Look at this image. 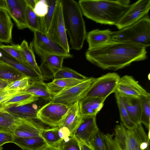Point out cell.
I'll use <instances>...</instances> for the list:
<instances>
[{
	"label": "cell",
	"instance_id": "cell-1",
	"mask_svg": "<svg viewBox=\"0 0 150 150\" xmlns=\"http://www.w3.org/2000/svg\"><path fill=\"white\" fill-rule=\"evenodd\" d=\"M146 47L129 42H109L85 53L86 59L104 70L116 71L129 65L132 62L141 61L147 57Z\"/></svg>",
	"mask_w": 150,
	"mask_h": 150
},
{
	"label": "cell",
	"instance_id": "cell-2",
	"mask_svg": "<svg viewBox=\"0 0 150 150\" xmlns=\"http://www.w3.org/2000/svg\"><path fill=\"white\" fill-rule=\"evenodd\" d=\"M83 14L101 24L116 25L130 7L129 0H80Z\"/></svg>",
	"mask_w": 150,
	"mask_h": 150
},
{
	"label": "cell",
	"instance_id": "cell-3",
	"mask_svg": "<svg viewBox=\"0 0 150 150\" xmlns=\"http://www.w3.org/2000/svg\"><path fill=\"white\" fill-rule=\"evenodd\" d=\"M65 29L72 49L83 47L87 34L85 21L78 2L74 0H60Z\"/></svg>",
	"mask_w": 150,
	"mask_h": 150
},
{
	"label": "cell",
	"instance_id": "cell-4",
	"mask_svg": "<svg viewBox=\"0 0 150 150\" xmlns=\"http://www.w3.org/2000/svg\"><path fill=\"white\" fill-rule=\"evenodd\" d=\"M111 40L136 43L146 48L150 45V19L148 14L132 25L112 31Z\"/></svg>",
	"mask_w": 150,
	"mask_h": 150
},
{
	"label": "cell",
	"instance_id": "cell-5",
	"mask_svg": "<svg viewBox=\"0 0 150 150\" xmlns=\"http://www.w3.org/2000/svg\"><path fill=\"white\" fill-rule=\"evenodd\" d=\"M46 34L54 43L70 53L60 0H58L52 20Z\"/></svg>",
	"mask_w": 150,
	"mask_h": 150
},
{
	"label": "cell",
	"instance_id": "cell-6",
	"mask_svg": "<svg viewBox=\"0 0 150 150\" xmlns=\"http://www.w3.org/2000/svg\"><path fill=\"white\" fill-rule=\"evenodd\" d=\"M120 78L116 72H109L95 78L85 97L99 98L106 100L110 94L115 92Z\"/></svg>",
	"mask_w": 150,
	"mask_h": 150
},
{
	"label": "cell",
	"instance_id": "cell-7",
	"mask_svg": "<svg viewBox=\"0 0 150 150\" xmlns=\"http://www.w3.org/2000/svg\"><path fill=\"white\" fill-rule=\"evenodd\" d=\"M70 105L50 101L38 110V118L50 126L59 127L67 115Z\"/></svg>",
	"mask_w": 150,
	"mask_h": 150
},
{
	"label": "cell",
	"instance_id": "cell-8",
	"mask_svg": "<svg viewBox=\"0 0 150 150\" xmlns=\"http://www.w3.org/2000/svg\"><path fill=\"white\" fill-rule=\"evenodd\" d=\"M95 78L88 77L74 86L53 96L50 102L70 106L85 97Z\"/></svg>",
	"mask_w": 150,
	"mask_h": 150
},
{
	"label": "cell",
	"instance_id": "cell-9",
	"mask_svg": "<svg viewBox=\"0 0 150 150\" xmlns=\"http://www.w3.org/2000/svg\"><path fill=\"white\" fill-rule=\"evenodd\" d=\"M114 138L118 150H143L142 143L150 139L141 123L132 129H127L126 133L118 139Z\"/></svg>",
	"mask_w": 150,
	"mask_h": 150
},
{
	"label": "cell",
	"instance_id": "cell-10",
	"mask_svg": "<svg viewBox=\"0 0 150 150\" xmlns=\"http://www.w3.org/2000/svg\"><path fill=\"white\" fill-rule=\"evenodd\" d=\"M32 42L35 53L41 58L48 54L59 55L64 57L65 59L73 57L72 54L67 52L54 43L46 34L42 32H34Z\"/></svg>",
	"mask_w": 150,
	"mask_h": 150
},
{
	"label": "cell",
	"instance_id": "cell-11",
	"mask_svg": "<svg viewBox=\"0 0 150 150\" xmlns=\"http://www.w3.org/2000/svg\"><path fill=\"white\" fill-rule=\"evenodd\" d=\"M150 8V0H139L130 4L115 26L120 30L132 25L148 14Z\"/></svg>",
	"mask_w": 150,
	"mask_h": 150
},
{
	"label": "cell",
	"instance_id": "cell-12",
	"mask_svg": "<svg viewBox=\"0 0 150 150\" xmlns=\"http://www.w3.org/2000/svg\"><path fill=\"white\" fill-rule=\"evenodd\" d=\"M120 96L140 98L150 96L147 92L131 76L125 75L120 77L116 91Z\"/></svg>",
	"mask_w": 150,
	"mask_h": 150
},
{
	"label": "cell",
	"instance_id": "cell-13",
	"mask_svg": "<svg viewBox=\"0 0 150 150\" xmlns=\"http://www.w3.org/2000/svg\"><path fill=\"white\" fill-rule=\"evenodd\" d=\"M64 57L54 55H46L41 58L39 66L43 80L53 78L54 74L63 67Z\"/></svg>",
	"mask_w": 150,
	"mask_h": 150
},
{
	"label": "cell",
	"instance_id": "cell-14",
	"mask_svg": "<svg viewBox=\"0 0 150 150\" xmlns=\"http://www.w3.org/2000/svg\"><path fill=\"white\" fill-rule=\"evenodd\" d=\"M0 61L9 65L26 76L30 77L31 82L44 81L42 76L28 65L20 62L0 48Z\"/></svg>",
	"mask_w": 150,
	"mask_h": 150
},
{
	"label": "cell",
	"instance_id": "cell-15",
	"mask_svg": "<svg viewBox=\"0 0 150 150\" xmlns=\"http://www.w3.org/2000/svg\"><path fill=\"white\" fill-rule=\"evenodd\" d=\"M99 130L96 123V116L83 117L81 122L71 135L79 142L88 144L93 134Z\"/></svg>",
	"mask_w": 150,
	"mask_h": 150
},
{
	"label": "cell",
	"instance_id": "cell-16",
	"mask_svg": "<svg viewBox=\"0 0 150 150\" xmlns=\"http://www.w3.org/2000/svg\"><path fill=\"white\" fill-rule=\"evenodd\" d=\"M36 119H25L20 117V119L13 132L14 137L27 138L40 136L41 130L44 128Z\"/></svg>",
	"mask_w": 150,
	"mask_h": 150
},
{
	"label": "cell",
	"instance_id": "cell-17",
	"mask_svg": "<svg viewBox=\"0 0 150 150\" xmlns=\"http://www.w3.org/2000/svg\"><path fill=\"white\" fill-rule=\"evenodd\" d=\"M8 12L20 30L27 28L26 21L27 4L25 0H6Z\"/></svg>",
	"mask_w": 150,
	"mask_h": 150
},
{
	"label": "cell",
	"instance_id": "cell-18",
	"mask_svg": "<svg viewBox=\"0 0 150 150\" xmlns=\"http://www.w3.org/2000/svg\"><path fill=\"white\" fill-rule=\"evenodd\" d=\"M105 100L101 98L84 97L79 101L80 114L82 116H95L101 110Z\"/></svg>",
	"mask_w": 150,
	"mask_h": 150
},
{
	"label": "cell",
	"instance_id": "cell-19",
	"mask_svg": "<svg viewBox=\"0 0 150 150\" xmlns=\"http://www.w3.org/2000/svg\"><path fill=\"white\" fill-rule=\"evenodd\" d=\"M120 96L131 121L135 125L140 123L141 110L140 98Z\"/></svg>",
	"mask_w": 150,
	"mask_h": 150
},
{
	"label": "cell",
	"instance_id": "cell-20",
	"mask_svg": "<svg viewBox=\"0 0 150 150\" xmlns=\"http://www.w3.org/2000/svg\"><path fill=\"white\" fill-rule=\"evenodd\" d=\"M82 119L79 110V101H78L70 106L67 115L59 127H67L69 130L71 135L78 128Z\"/></svg>",
	"mask_w": 150,
	"mask_h": 150
},
{
	"label": "cell",
	"instance_id": "cell-21",
	"mask_svg": "<svg viewBox=\"0 0 150 150\" xmlns=\"http://www.w3.org/2000/svg\"><path fill=\"white\" fill-rule=\"evenodd\" d=\"M112 31L109 29H94L87 33L86 39L88 44V49L94 48L111 40Z\"/></svg>",
	"mask_w": 150,
	"mask_h": 150
},
{
	"label": "cell",
	"instance_id": "cell-22",
	"mask_svg": "<svg viewBox=\"0 0 150 150\" xmlns=\"http://www.w3.org/2000/svg\"><path fill=\"white\" fill-rule=\"evenodd\" d=\"M13 24L8 12L0 8V42L10 43L12 41Z\"/></svg>",
	"mask_w": 150,
	"mask_h": 150
},
{
	"label": "cell",
	"instance_id": "cell-23",
	"mask_svg": "<svg viewBox=\"0 0 150 150\" xmlns=\"http://www.w3.org/2000/svg\"><path fill=\"white\" fill-rule=\"evenodd\" d=\"M8 113L17 117L25 119H38L37 106L35 104H28L20 106H10L4 108Z\"/></svg>",
	"mask_w": 150,
	"mask_h": 150
},
{
	"label": "cell",
	"instance_id": "cell-24",
	"mask_svg": "<svg viewBox=\"0 0 150 150\" xmlns=\"http://www.w3.org/2000/svg\"><path fill=\"white\" fill-rule=\"evenodd\" d=\"M13 143L23 150H40L47 145L40 136L27 138L14 137Z\"/></svg>",
	"mask_w": 150,
	"mask_h": 150
},
{
	"label": "cell",
	"instance_id": "cell-25",
	"mask_svg": "<svg viewBox=\"0 0 150 150\" xmlns=\"http://www.w3.org/2000/svg\"><path fill=\"white\" fill-rule=\"evenodd\" d=\"M20 45L21 55L24 62L42 76L35 60L32 42H30L29 45L28 42L24 40Z\"/></svg>",
	"mask_w": 150,
	"mask_h": 150
},
{
	"label": "cell",
	"instance_id": "cell-26",
	"mask_svg": "<svg viewBox=\"0 0 150 150\" xmlns=\"http://www.w3.org/2000/svg\"><path fill=\"white\" fill-rule=\"evenodd\" d=\"M22 91L25 93H29L47 100L50 101L53 97L46 83L43 80L31 82L28 86Z\"/></svg>",
	"mask_w": 150,
	"mask_h": 150
},
{
	"label": "cell",
	"instance_id": "cell-27",
	"mask_svg": "<svg viewBox=\"0 0 150 150\" xmlns=\"http://www.w3.org/2000/svg\"><path fill=\"white\" fill-rule=\"evenodd\" d=\"M83 81L73 79H54L51 82L46 83V84L50 92L53 96Z\"/></svg>",
	"mask_w": 150,
	"mask_h": 150
},
{
	"label": "cell",
	"instance_id": "cell-28",
	"mask_svg": "<svg viewBox=\"0 0 150 150\" xmlns=\"http://www.w3.org/2000/svg\"><path fill=\"white\" fill-rule=\"evenodd\" d=\"M39 97L32 94L21 92L1 104L4 108L10 106H20L31 104L38 99Z\"/></svg>",
	"mask_w": 150,
	"mask_h": 150
},
{
	"label": "cell",
	"instance_id": "cell-29",
	"mask_svg": "<svg viewBox=\"0 0 150 150\" xmlns=\"http://www.w3.org/2000/svg\"><path fill=\"white\" fill-rule=\"evenodd\" d=\"M20 117L8 112L0 115V132L8 133L13 134L14 129L18 123Z\"/></svg>",
	"mask_w": 150,
	"mask_h": 150
},
{
	"label": "cell",
	"instance_id": "cell-30",
	"mask_svg": "<svg viewBox=\"0 0 150 150\" xmlns=\"http://www.w3.org/2000/svg\"><path fill=\"white\" fill-rule=\"evenodd\" d=\"M59 127L52 128H44L41 130L39 136L44 140L47 145L59 146L62 139L59 136Z\"/></svg>",
	"mask_w": 150,
	"mask_h": 150
},
{
	"label": "cell",
	"instance_id": "cell-31",
	"mask_svg": "<svg viewBox=\"0 0 150 150\" xmlns=\"http://www.w3.org/2000/svg\"><path fill=\"white\" fill-rule=\"evenodd\" d=\"M25 76L11 66L0 61V80L11 82Z\"/></svg>",
	"mask_w": 150,
	"mask_h": 150
},
{
	"label": "cell",
	"instance_id": "cell-32",
	"mask_svg": "<svg viewBox=\"0 0 150 150\" xmlns=\"http://www.w3.org/2000/svg\"><path fill=\"white\" fill-rule=\"evenodd\" d=\"M59 0H47L48 10L47 14L41 18L42 32L46 34L52 20L55 8Z\"/></svg>",
	"mask_w": 150,
	"mask_h": 150
},
{
	"label": "cell",
	"instance_id": "cell-33",
	"mask_svg": "<svg viewBox=\"0 0 150 150\" xmlns=\"http://www.w3.org/2000/svg\"><path fill=\"white\" fill-rule=\"evenodd\" d=\"M115 93L121 122L127 129H132L136 125L132 122L128 116L121 96L117 92Z\"/></svg>",
	"mask_w": 150,
	"mask_h": 150
},
{
	"label": "cell",
	"instance_id": "cell-34",
	"mask_svg": "<svg viewBox=\"0 0 150 150\" xmlns=\"http://www.w3.org/2000/svg\"><path fill=\"white\" fill-rule=\"evenodd\" d=\"M26 21L27 28L33 32H42L41 18L35 14L33 10L27 6L26 11Z\"/></svg>",
	"mask_w": 150,
	"mask_h": 150
},
{
	"label": "cell",
	"instance_id": "cell-35",
	"mask_svg": "<svg viewBox=\"0 0 150 150\" xmlns=\"http://www.w3.org/2000/svg\"><path fill=\"white\" fill-rule=\"evenodd\" d=\"M141 110L140 123L143 124L146 129L150 130V96L140 98Z\"/></svg>",
	"mask_w": 150,
	"mask_h": 150
},
{
	"label": "cell",
	"instance_id": "cell-36",
	"mask_svg": "<svg viewBox=\"0 0 150 150\" xmlns=\"http://www.w3.org/2000/svg\"><path fill=\"white\" fill-rule=\"evenodd\" d=\"M88 77L68 67H62L54 75V79H73L84 81Z\"/></svg>",
	"mask_w": 150,
	"mask_h": 150
},
{
	"label": "cell",
	"instance_id": "cell-37",
	"mask_svg": "<svg viewBox=\"0 0 150 150\" xmlns=\"http://www.w3.org/2000/svg\"><path fill=\"white\" fill-rule=\"evenodd\" d=\"M89 143L94 150H108L103 134L99 130L91 136Z\"/></svg>",
	"mask_w": 150,
	"mask_h": 150
},
{
	"label": "cell",
	"instance_id": "cell-38",
	"mask_svg": "<svg viewBox=\"0 0 150 150\" xmlns=\"http://www.w3.org/2000/svg\"><path fill=\"white\" fill-rule=\"evenodd\" d=\"M30 77L25 76L11 82L5 88V89L9 90L22 91L27 88L30 83Z\"/></svg>",
	"mask_w": 150,
	"mask_h": 150
},
{
	"label": "cell",
	"instance_id": "cell-39",
	"mask_svg": "<svg viewBox=\"0 0 150 150\" xmlns=\"http://www.w3.org/2000/svg\"><path fill=\"white\" fill-rule=\"evenodd\" d=\"M0 48L20 62L26 64L24 62L22 58L20 45L13 44L11 45H8L0 44Z\"/></svg>",
	"mask_w": 150,
	"mask_h": 150
},
{
	"label": "cell",
	"instance_id": "cell-40",
	"mask_svg": "<svg viewBox=\"0 0 150 150\" xmlns=\"http://www.w3.org/2000/svg\"><path fill=\"white\" fill-rule=\"evenodd\" d=\"M59 146L62 150H81L79 142L71 135L63 139Z\"/></svg>",
	"mask_w": 150,
	"mask_h": 150
},
{
	"label": "cell",
	"instance_id": "cell-41",
	"mask_svg": "<svg viewBox=\"0 0 150 150\" xmlns=\"http://www.w3.org/2000/svg\"><path fill=\"white\" fill-rule=\"evenodd\" d=\"M48 10V5L47 0H40L36 4L33 11L37 16L42 18L47 14Z\"/></svg>",
	"mask_w": 150,
	"mask_h": 150
},
{
	"label": "cell",
	"instance_id": "cell-42",
	"mask_svg": "<svg viewBox=\"0 0 150 150\" xmlns=\"http://www.w3.org/2000/svg\"><path fill=\"white\" fill-rule=\"evenodd\" d=\"M21 92V91L7 90L5 88L0 90V104Z\"/></svg>",
	"mask_w": 150,
	"mask_h": 150
},
{
	"label": "cell",
	"instance_id": "cell-43",
	"mask_svg": "<svg viewBox=\"0 0 150 150\" xmlns=\"http://www.w3.org/2000/svg\"><path fill=\"white\" fill-rule=\"evenodd\" d=\"M114 136L113 134H111L108 133L103 134L108 150H118Z\"/></svg>",
	"mask_w": 150,
	"mask_h": 150
},
{
	"label": "cell",
	"instance_id": "cell-44",
	"mask_svg": "<svg viewBox=\"0 0 150 150\" xmlns=\"http://www.w3.org/2000/svg\"><path fill=\"white\" fill-rule=\"evenodd\" d=\"M14 139V137L13 134L5 132H0V146L4 144L12 143Z\"/></svg>",
	"mask_w": 150,
	"mask_h": 150
},
{
	"label": "cell",
	"instance_id": "cell-45",
	"mask_svg": "<svg viewBox=\"0 0 150 150\" xmlns=\"http://www.w3.org/2000/svg\"><path fill=\"white\" fill-rule=\"evenodd\" d=\"M59 137L62 139L69 137L70 135V132L69 129L64 127H59L58 131Z\"/></svg>",
	"mask_w": 150,
	"mask_h": 150
},
{
	"label": "cell",
	"instance_id": "cell-46",
	"mask_svg": "<svg viewBox=\"0 0 150 150\" xmlns=\"http://www.w3.org/2000/svg\"><path fill=\"white\" fill-rule=\"evenodd\" d=\"M79 142L81 150H94L89 143L87 144L81 142Z\"/></svg>",
	"mask_w": 150,
	"mask_h": 150
},
{
	"label": "cell",
	"instance_id": "cell-47",
	"mask_svg": "<svg viewBox=\"0 0 150 150\" xmlns=\"http://www.w3.org/2000/svg\"><path fill=\"white\" fill-rule=\"evenodd\" d=\"M38 1V0H25L27 5L30 7L33 10Z\"/></svg>",
	"mask_w": 150,
	"mask_h": 150
},
{
	"label": "cell",
	"instance_id": "cell-48",
	"mask_svg": "<svg viewBox=\"0 0 150 150\" xmlns=\"http://www.w3.org/2000/svg\"><path fill=\"white\" fill-rule=\"evenodd\" d=\"M40 150H62L59 146H55L47 145Z\"/></svg>",
	"mask_w": 150,
	"mask_h": 150
},
{
	"label": "cell",
	"instance_id": "cell-49",
	"mask_svg": "<svg viewBox=\"0 0 150 150\" xmlns=\"http://www.w3.org/2000/svg\"><path fill=\"white\" fill-rule=\"evenodd\" d=\"M11 82L0 80V90L4 89Z\"/></svg>",
	"mask_w": 150,
	"mask_h": 150
},
{
	"label": "cell",
	"instance_id": "cell-50",
	"mask_svg": "<svg viewBox=\"0 0 150 150\" xmlns=\"http://www.w3.org/2000/svg\"><path fill=\"white\" fill-rule=\"evenodd\" d=\"M0 8L8 11L7 6L6 0H0Z\"/></svg>",
	"mask_w": 150,
	"mask_h": 150
},
{
	"label": "cell",
	"instance_id": "cell-51",
	"mask_svg": "<svg viewBox=\"0 0 150 150\" xmlns=\"http://www.w3.org/2000/svg\"><path fill=\"white\" fill-rule=\"evenodd\" d=\"M5 112H7L5 110V108L1 106V104H0V115Z\"/></svg>",
	"mask_w": 150,
	"mask_h": 150
},
{
	"label": "cell",
	"instance_id": "cell-52",
	"mask_svg": "<svg viewBox=\"0 0 150 150\" xmlns=\"http://www.w3.org/2000/svg\"><path fill=\"white\" fill-rule=\"evenodd\" d=\"M0 150H3V148L2 146H0Z\"/></svg>",
	"mask_w": 150,
	"mask_h": 150
}]
</instances>
